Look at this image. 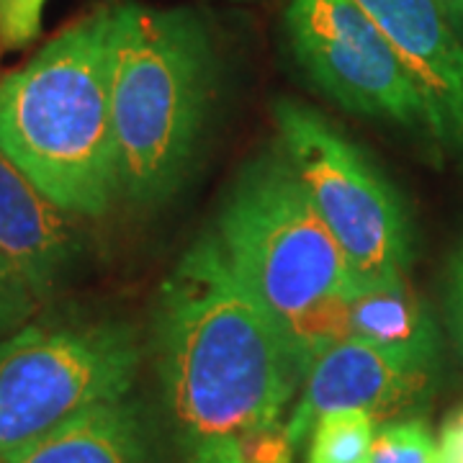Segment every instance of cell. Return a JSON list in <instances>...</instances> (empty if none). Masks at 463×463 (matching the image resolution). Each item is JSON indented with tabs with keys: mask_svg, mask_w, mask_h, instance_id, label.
Masks as SVG:
<instances>
[{
	"mask_svg": "<svg viewBox=\"0 0 463 463\" xmlns=\"http://www.w3.org/2000/svg\"><path fill=\"white\" fill-rule=\"evenodd\" d=\"M155 345L183 463L232 456L250 432L283 422L304 381L279 325L232 273L214 230L160 286Z\"/></svg>",
	"mask_w": 463,
	"mask_h": 463,
	"instance_id": "obj_1",
	"label": "cell"
},
{
	"mask_svg": "<svg viewBox=\"0 0 463 463\" xmlns=\"http://www.w3.org/2000/svg\"><path fill=\"white\" fill-rule=\"evenodd\" d=\"M219 72L214 32L199 11L116 3V199L147 209L181 188L214 111Z\"/></svg>",
	"mask_w": 463,
	"mask_h": 463,
	"instance_id": "obj_2",
	"label": "cell"
},
{
	"mask_svg": "<svg viewBox=\"0 0 463 463\" xmlns=\"http://www.w3.org/2000/svg\"><path fill=\"white\" fill-rule=\"evenodd\" d=\"M114 21L116 3L99 5L0 78V152L85 219L116 201Z\"/></svg>",
	"mask_w": 463,
	"mask_h": 463,
	"instance_id": "obj_3",
	"label": "cell"
},
{
	"mask_svg": "<svg viewBox=\"0 0 463 463\" xmlns=\"http://www.w3.org/2000/svg\"><path fill=\"white\" fill-rule=\"evenodd\" d=\"M232 273L279 325L301 379L347 337L350 265L281 147L258 155L232 185L214 230Z\"/></svg>",
	"mask_w": 463,
	"mask_h": 463,
	"instance_id": "obj_4",
	"label": "cell"
},
{
	"mask_svg": "<svg viewBox=\"0 0 463 463\" xmlns=\"http://www.w3.org/2000/svg\"><path fill=\"white\" fill-rule=\"evenodd\" d=\"M139 361L137 330L109 317H42L0 337V456L129 397Z\"/></svg>",
	"mask_w": 463,
	"mask_h": 463,
	"instance_id": "obj_5",
	"label": "cell"
},
{
	"mask_svg": "<svg viewBox=\"0 0 463 463\" xmlns=\"http://www.w3.org/2000/svg\"><path fill=\"white\" fill-rule=\"evenodd\" d=\"M281 149L345 255L358 291L407 283L412 224L397 188L373 160L325 116L279 100Z\"/></svg>",
	"mask_w": 463,
	"mask_h": 463,
	"instance_id": "obj_6",
	"label": "cell"
},
{
	"mask_svg": "<svg viewBox=\"0 0 463 463\" xmlns=\"http://www.w3.org/2000/svg\"><path fill=\"white\" fill-rule=\"evenodd\" d=\"M283 33L304 78L340 109L438 145L422 93L355 0H288Z\"/></svg>",
	"mask_w": 463,
	"mask_h": 463,
	"instance_id": "obj_7",
	"label": "cell"
},
{
	"mask_svg": "<svg viewBox=\"0 0 463 463\" xmlns=\"http://www.w3.org/2000/svg\"><path fill=\"white\" fill-rule=\"evenodd\" d=\"M438 358L345 337L330 345L304 376V389L286 430L297 453L315 422L337 410H364L379 422L407 417L428 397Z\"/></svg>",
	"mask_w": 463,
	"mask_h": 463,
	"instance_id": "obj_8",
	"label": "cell"
},
{
	"mask_svg": "<svg viewBox=\"0 0 463 463\" xmlns=\"http://www.w3.org/2000/svg\"><path fill=\"white\" fill-rule=\"evenodd\" d=\"M83 252L80 216L52 201L0 152V270L29 315L75 279Z\"/></svg>",
	"mask_w": 463,
	"mask_h": 463,
	"instance_id": "obj_9",
	"label": "cell"
},
{
	"mask_svg": "<svg viewBox=\"0 0 463 463\" xmlns=\"http://www.w3.org/2000/svg\"><path fill=\"white\" fill-rule=\"evenodd\" d=\"M422 93L438 147L463 152V36L438 0H355Z\"/></svg>",
	"mask_w": 463,
	"mask_h": 463,
	"instance_id": "obj_10",
	"label": "cell"
},
{
	"mask_svg": "<svg viewBox=\"0 0 463 463\" xmlns=\"http://www.w3.org/2000/svg\"><path fill=\"white\" fill-rule=\"evenodd\" d=\"M0 463H149L147 422L132 394L103 402L3 453Z\"/></svg>",
	"mask_w": 463,
	"mask_h": 463,
	"instance_id": "obj_11",
	"label": "cell"
},
{
	"mask_svg": "<svg viewBox=\"0 0 463 463\" xmlns=\"http://www.w3.org/2000/svg\"><path fill=\"white\" fill-rule=\"evenodd\" d=\"M347 337L438 358L435 322L410 283L355 291L347 301Z\"/></svg>",
	"mask_w": 463,
	"mask_h": 463,
	"instance_id": "obj_12",
	"label": "cell"
},
{
	"mask_svg": "<svg viewBox=\"0 0 463 463\" xmlns=\"http://www.w3.org/2000/svg\"><path fill=\"white\" fill-rule=\"evenodd\" d=\"M379 420L364 410L322 414L309 432L304 463H368Z\"/></svg>",
	"mask_w": 463,
	"mask_h": 463,
	"instance_id": "obj_13",
	"label": "cell"
},
{
	"mask_svg": "<svg viewBox=\"0 0 463 463\" xmlns=\"http://www.w3.org/2000/svg\"><path fill=\"white\" fill-rule=\"evenodd\" d=\"M368 463H440V446L422 417L379 422Z\"/></svg>",
	"mask_w": 463,
	"mask_h": 463,
	"instance_id": "obj_14",
	"label": "cell"
},
{
	"mask_svg": "<svg viewBox=\"0 0 463 463\" xmlns=\"http://www.w3.org/2000/svg\"><path fill=\"white\" fill-rule=\"evenodd\" d=\"M47 0H0V42L5 50H24L42 33Z\"/></svg>",
	"mask_w": 463,
	"mask_h": 463,
	"instance_id": "obj_15",
	"label": "cell"
},
{
	"mask_svg": "<svg viewBox=\"0 0 463 463\" xmlns=\"http://www.w3.org/2000/svg\"><path fill=\"white\" fill-rule=\"evenodd\" d=\"M240 456L242 463H294L297 448L291 443L286 422H276L242 438Z\"/></svg>",
	"mask_w": 463,
	"mask_h": 463,
	"instance_id": "obj_16",
	"label": "cell"
},
{
	"mask_svg": "<svg viewBox=\"0 0 463 463\" xmlns=\"http://www.w3.org/2000/svg\"><path fill=\"white\" fill-rule=\"evenodd\" d=\"M29 319H33L24 304L18 301V297L14 294V288L8 286L3 270H0V337L11 335L14 330H18L21 325H26Z\"/></svg>",
	"mask_w": 463,
	"mask_h": 463,
	"instance_id": "obj_17",
	"label": "cell"
},
{
	"mask_svg": "<svg viewBox=\"0 0 463 463\" xmlns=\"http://www.w3.org/2000/svg\"><path fill=\"white\" fill-rule=\"evenodd\" d=\"M438 3L446 11V16L450 18L453 29L463 36V0H438Z\"/></svg>",
	"mask_w": 463,
	"mask_h": 463,
	"instance_id": "obj_18",
	"label": "cell"
},
{
	"mask_svg": "<svg viewBox=\"0 0 463 463\" xmlns=\"http://www.w3.org/2000/svg\"><path fill=\"white\" fill-rule=\"evenodd\" d=\"M453 291H456V304H458V315L463 322V255L456 260V270H453Z\"/></svg>",
	"mask_w": 463,
	"mask_h": 463,
	"instance_id": "obj_19",
	"label": "cell"
},
{
	"mask_svg": "<svg viewBox=\"0 0 463 463\" xmlns=\"http://www.w3.org/2000/svg\"><path fill=\"white\" fill-rule=\"evenodd\" d=\"M0 50H3V42H0Z\"/></svg>",
	"mask_w": 463,
	"mask_h": 463,
	"instance_id": "obj_20",
	"label": "cell"
},
{
	"mask_svg": "<svg viewBox=\"0 0 463 463\" xmlns=\"http://www.w3.org/2000/svg\"><path fill=\"white\" fill-rule=\"evenodd\" d=\"M237 3H242V0H237Z\"/></svg>",
	"mask_w": 463,
	"mask_h": 463,
	"instance_id": "obj_21",
	"label": "cell"
}]
</instances>
